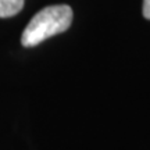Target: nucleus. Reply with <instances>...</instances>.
I'll use <instances>...</instances> for the list:
<instances>
[{
    "label": "nucleus",
    "instance_id": "nucleus-2",
    "mask_svg": "<svg viewBox=\"0 0 150 150\" xmlns=\"http://www.w3.org/2000/svg\"><path fill=\"white\" fill-rule=\"evenodd\" d=\"M25 0H0V18H7L18 14L24 7Z\"/></svg>",
    "mask_w": 150,
    "mask_h": 150
},
{
    "label": "nucleus",
    "instance_id": "nucleus-3",
    "mask_svg": "<svg viewBox=\"0 0 150 150\" xmlns=\"http://www.w3.org/2000/svg\"><path fill=\"white\" fill-rule=\"evenodd\" d=\"M143 16L150 20V0H143Z\"/></svg>",
    "mask_w": 150,
    "mask_h": 150
},
{
    "label": "nucleus",
    "instance_id": "nucleus-1",
    "mask_svg": "<svg viewBox=\"0 0 150 150\" xmlns=\"http://www.w3.org/2000/svg\"><path fill=\"white\" fill-rule=\"evenodd\" d=\"M71 22L72 10L70 6H49L35 14V17L29 21L21 36V43L25 47L36 46L49 38L67 31Z\"/></svg>",
    "mask_w": 150,
    "mask_h": 150
}]
</instances>
